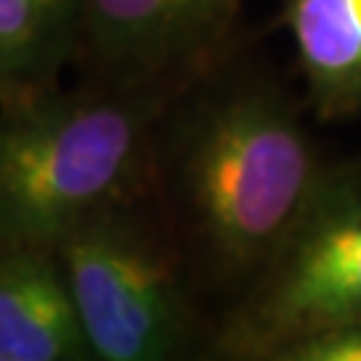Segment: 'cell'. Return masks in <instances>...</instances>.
<instances>
[{"label": "cell", "instance_id": "cell-1", "mask_svg": "<svg viewBox=\"0 0 361 361\" xmlns=\"http://www.w3.org/2000/svg\"><path fill=\"white\" fill-rule=\"evenodd\" d=\"M295 110L268 89L195 104L153 140V193L201 305L228 310L259 279L322 177Z\"/></svg>", "mask_w": 361, "mask_h": 361}, {"label": "cell", "instance_id": "cell-2", "mask_svg": "<svg viewBox=\"0 0 361 361\" xmlns=\"http://www.w3.org/2000/svg\"><path fill=\"white\" fill-rule=\"evenodd\" d=\"M158 104L51 97L6 107L0 131L3 246H54L102 209L153 190Z\"/></svg>", "mask_w": 361, "mask_h": 361}, {"label": "cell", "instance_id": "cell-3", "mask_svg": "<svg viewBox=\"0 0 361 361\" xmlns=\"http://www.w3.org/2000/svg\"><path fill=\"white\" fill-rule=\"evenodd\" d=\"M153 190L102 209L54 246L99 361H188L201 337L177 238Z\"/></svg>", "mask_w": 361, "mask_h": 361}, {"label": "cell", "instance_id": "cell-4", "mask_svg": "<svg viewBox=\"0 0 361 361\" xmlns=\"http://www.w3.org/2000/svg\"><path fill=\"white\" fill-rule=\"evenodd\" d=\"M353 324H361V164L324 166L276 257L209 337L231 356L257 359Z\"/></svg>", "mask_w": 361, "mask_h": 361}, {"label": "cell", "instance_id": "cell-5", "mask_svg": "<svg viewBox=\"0 0 361 361\" xmlns=\"http://www.w3.org/2000/svg\"><path fill=\"white\" fill-rule=\"evenodd\" d=\"M0 356L19 361H99L75 297L49 246H3Z\"/></svg>", "mask_w": 361, "mask_h": 361}, {"label": "cell", "instance_id": "cell-6", "mask_svg": "<svg viewBox=\"0 0 361 361\" xmlns=\"http://www.w3.org/2000/svg\"><path fill=\"white\" fill-rule=\"evenodd\" d=\"M235 0H83L91 43L131 75L153 73L207 43Z\"/></svg>", "mask_w": 361, "mask_h": 361}, {"label": "cell", "instance_id": "cell-7", "mask_svg": "<svg viewBox=\"0 0 361 361\" xmlns=\"http://www.w3.org/2000/svg\"><path fill=\"white\" fill-rule=\"evenodd\" d=\"M286 22L319 118L359 113L361 0H289Z\"/></svg>", "mask_w": 361, "mask_h": 361}, {"label": "cell", "instance_id": "cell-8", "mask_svg": "<svg viewBox=\"0 0 361 361\" xmlns=\"http://www.w3.org/2000/svg\"><path fill=\"white\" fill-rule=\"evenodd\" d=\"M83 0H0V75L6 107L35 99L70 38Z\"/></svg>", "mask_w": 361, "mask_h": 361}, {"label": "cell", "instance_id": "cell-9", "mask_svg": "<svg viewBox=\"0 0 361 361\" xmlns=\"http://www.w3.org/2000/svg\"><path fill=\"white\" fill-rule=\"evenodd\" d=\"M246 361H361V324L302 337Z\"/></svg>", "mask_w": 361, "mask_h": 361}, {"label": "cell", "instance_id": "cell-10", "mask_svg": "<svg viewBox=\"0 0 361 361\" xmlns=\"http://www.w3.org/2000/svg\"><path fill=\"white\" fill-rule=\"evenodd\" d=\"M188 361H246V359H238V356H231V353L219 350L217 345L212 343V337H209L207 345H201V348L195 350V353Z\"/></svg>", "mask_w": 361, "mask_h": 361}, {"label": "cell", "instance_id": "cell-11", "mask_svg": "<svg viewBox=\"0 0 361 361\" xmlns=\"http://www.w3.org/2000/svg\"><path fill=\"white\" fill-rule=\"evenodd\" d=\"M0 361H19V359H8V356H0Z\"/></svg>", "mask_w": 361, "mask_h": 361}]
</instances>
